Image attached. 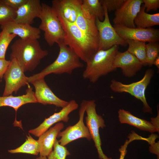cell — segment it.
Masks as SVG:
<instances>
[{
	"instance_id": "obj_1",
	"label": "cell",
	"mask_w": 159,
	"mask_h": 159,
	"mask_svg": "<svg viewBox=\"0 0 159 159\" xmlns=\"http://www.w3.org/2000/svg\"><path fill=\"white\" fill-rule=\"evenodd\" d=\"M55 12L64 30L63 42L86 62L98 50V43L88 37L75 23L68 21L60 13Z\"/></svg>"
},
{
	"instance_id": "obj_2",
	"label": "cell",
	"mask_w": 159,
	"mask_h": 159,
	"mask_svg": "<svg viewBox=\"0 0 159 159\" xmlns=\"http://www.w3.org/2000/svg\"><path fill=\"white\" fill-rule=\"evenodd\" d=\"M10 59H16L25 72L34 70L42 59L48 54L37 39L16 40L11 47Z\"/></svg>"
},
{
	"instance_id": "obj_3",
	"label": "cell",
	"mask_w": 159,
	"mask_h": 159,
	"mask_svg": "<svg viewBox=\"0 0 159 159\" xmlns=\"http://www.w3.org/2000/svg\"><path fill=\"white\" fill-rule=\"evenodd\" d=\"M57 44L59 47V52L55 60L40 72L28 77L29 83L38 78H44L52 73L71 74L75 69L83 67L84 64L80 61V58L72 49L63 42Z\"/></svg>"
},
{
	"instance_id": "obj_4",
	"label": "cell",
	"mask_w": 159,
	"mask_h": 159,
	"mask_svg": "<svg viewBox=\"0 0 159 159\" xmlns=\"http://www.w3.org/2000/svg\"><path fill=\"white\" fill-rule=\"evenodd\" d=\"M119 47L114 45L105 50H98L92 54L86 63L82 77L92 83L96 82L101 77L116 70L113 62L118 51Z\"/></svg>"
},
{
	"instance_id": "obj_5",
	"label": "cell",
	"mask_w": 159,
	"mask_h": 159,
	"mask_svg": "<svg viewBox=\"0 0 159 159\" xmlns=\"http://www.w3.org/2000/svg\"><path fill=\"white\" fill-rule=\"evenodd\" d=\"M42 10L38 17L41 20L39 28L43 31L45 40L50 46L63 42L64 32L61 23L52 6L42 3Z\"/></svg>"
},
{
	"instance_id": "obj_6",
	"label": "cell",
	"mask_w": 159,
	"mask_h": 159,
	"mask_svg": "<svg viewBox=\"0 0 159 159\" xmlns=\"http://www.w3.org/2000/svg\"><path fill=\"white\" fill-rule=\"evenodd\" d=\"M154 74L153 69H147L140 80L129 84H125L114 79L111 82L110 87L115 92L127 93L140 100L143 104L144 112L152 114L151 108L148 104L145 96V91Z\"/></svg>"
},
{
	"instance_id": "obj_7",
	"label": "cell",
	"mask_w": 159,
	"mask_h": 159,
	"mask_svg": "<svg viewBox=\"0 0 159 159\" xmlns=\"http://www.w3.org/2000/svg\"><path fill=\"white\" fill-rule=\"evenodd\" d=\"M104 20L101 21L96 18L95 23L98 34V50L108 49L114 45L126 47L127 44L126 41L117 34L111 24L108 12L105 6Z\"/></svg>"
},
{
	"instance_id": "obj_8",
	"label": "cell",
	"mask_w": 159,
	"mask_h": 159,
	"mask_svg": "<svg viewBox=\"0 0 159 159\" xmlns=\"http://www.w3.org/2000/svg\"><path fill=\"white\" fill-rule=\"evenodd\" d=\"M95 100L87 101L85 109L87 116L85 117L86 126L89 130L91 139L95 143L100 159H112L108 158L102 150V142L99 134V128L105 127V121L102 117L98 115L96 109Z\"/></svg>"
},
{
	"instance_id": "obj_9",
	"label": "cell",
	"mask_w": 159,
	"mask_h": 159,
	"mask_svg": "<svg viewBox=\"0 0 159 159\" xmlns=\"http://www.w3.org/2000/svg\"><path fill=\"white\" fill-rule=\"evenodd\" d=\"M87 100H83L79 111V120L75 125L67 127L64 130L60 131L57 138L61 145L65 146L77 139L85 138L89 141L92 139L89 130L84 122V118Z\"/></svg>"
},
{
	"instance_id": "obj_10",
	"label": "cell",
	"mask_w": 159,
	"mask_h": 159,
	"mask_svg": "<svg viewBox=\"0 0 159 159\" xmlns=\"http://www.w3.org/2000/svg\"><path fill=\"white\" fill-rule=\"evenodd\" d=\"M10 63L3 77L5 85L3 96L11 95L13 92L16 94L22 87L30 85L28 81V77L24 74V72L14 59H10Z\"/></svg>"
},
{
	"instance_id": "obj_11",
	"label": "cell",
	"mask_w": 159,
	"mask_h": 159,
	"mask_svg": "<svg viewBox=\"0 0 159 159\" xmlns=\"http://www.w3.org/2000/svg\"><path fill=\"white\" fill-rule=\"evenodd\" d=\"M143 3V0H124L121 6L115 11L113 20L114 25L135 28L134 20Z\"/></svg>"
},
{
	"instance_id": "obj_12",
	"label": "cell",
	"mask_w": 159,
	"mask_h": 159,
	"mask_svg": "<svg viewBox=\"0 0 159 159\" xmlns=\"http://www.w3.org/2000/svg\"><path fill=\"white\" fill-rule=\"evenodd\" d=\"M117 34L125 40L130 39L143 42H157L159 40V30L152 27L143 28H128L114 25Z\"/></svg>"
},
{
	"instance_id": "obj_13",
	"label": "cell",
	"mask_w": 159,
	"mask_h": 159,
	"mask_svg": "<svg viewBox=\"0 0 159 159\" xmlns=\"http://www.w3.org/2000/svg\"><path fill=\"white\" fill-rule=\"evenodd\" d=\"M78 107V104L75 100H70L68 104L62 108L59 111L45 118L38 127L30 130L29 132L35 136L39 137L54 124L61 122H67L69 119V115L77 109Z\"/></svg>"
},
{
	"instance_id": "obj_14",
	"label": "cell",
	"mask_w": 159,
	"mask_h": 159,
	"mask_svg": "<svg viewBox=\"0 0 159 159\" xmlns=\"http://www.w3.org/2000/svg\"><path fill=\"white\" fill-rule=\"evenodd\" d=\"M30 83L35 87L34 95L37 103L44 105H52L62 108L68 104L69 102L60 98L54 94L46 82L44 78L37 79Z\"/></svg>"
},
{
	"instance_id": "obj_15",
	"label": "cell",
	"mask_w": 159,
	"mask_h": 159,
	"mask_svg": "<svg viewBox=\"0 0 159 159\" xmlns=\"http://www.w3.org/2000/svg\"><path fill=\"white\" fill-rule=\"evenodd\" d=\"M113 65L116 69L120 68L123 75L129 78L135 76L143 66L139 60L127 50L117 52L114 60Z\"/></svg>"
},
{
	"instance_id": "obj_16",
	"label": "cell",
	"mask_w": 159,
	"mask_h": 159,
	"mask_svg": "<svg viewBox=\"0 0 159 159\" xmlns=\"http://www.w3.org/2000/svg\"><path fill=\"white\" fill-rule=\"evenodd\" d=\"M52 8L67 21L75 23L82 5V0H53Z\"/></svg>"
},
{
	"instance_id": "obj_17",
	"label": "cell",
	"mask_w": 159,
	"mask_h": 159,
	"mask_svg": "<svg viewBox=\"0 0 159 159\" xmlns=\"http://www.w3.org/2000/svg\"><path fill=\"white\" fill-rule=\"evenodd\" d=\"M42 10L40 0H27L16 11V16L14 21L30 25L35 18L38 17Z\"/></svg>"
},
{
	"instance_id": "obj_18",
	"label": "cell",
	"mask_w": 159,
	"mask_h": 159,
	"mask_svg": "<svg viewBox=\"0 0 159 159\" xmlns=\"http://www.w3.org/2000/svg\"><path fill=\"white\" fill-rule=\"evenodd\" d=\"M95 19V17L90 14L82 5L75 23L88 37L98 44Z\"/></svg>"
},
{
	"instance_id": "obj_19",
	"label": "cell",
	"mask_w": 159,
	"mask_h": 159,
	"mask_svg": "<svg viewBox=\"0 0 159 159\" xmlns=\"http://www.w3.org/2000/svg\"><path fill=\"white\" fill-rule=\"evenodd\" d=\"M1 28L2 30L18 36L22 39L38 40L40 37L39 29L27 24L13 21L1 26Z\"/></svg>"
},
{
	"instance_id": "obj_20",
	"label": "cell",
	"mask_w": 159,
	"mask_h": 159,
	"mask_svg": "<svg viewBox=\"0 0 159 159\" xmlns=\"http://www.w3.org/2000/svg\"><path fill=\"white\" fill-rule=\"evenodd\" d=\"M64 127L62 122L57 123L39 137L37 140L40 148V156L47 157L52 152L58 134Z\"/></svg>"
},
{
	"instance_id": "obj_21",
	"label": "cell",
	"mask_w": 159,
	"mask_h": 159,
	"mask_svg": "<svg viewBox=\"0 0 159 159\" xmlns=\"http://www.w3.org/2000/svg\"><path fill=\"white\" fill-rule=\"evenodd\" d=\"M37 103L34 92L30 86L28 87L26 94L23 95L14 96L10 95L0 96V107L9 106L13 108L16 112L19 107L24 105Z\"/></svg>"
},
{
	"instance_id": "obj_22",
	"label": "cell",
	"mask_w": 159,
	"mask_h": 159,
	"mask_svg": "<svg viewBox=\"0 0 159 159\" xmlns=\"http://www.w3.org/2000/svg\"><path fill=\"white\" fill-rule=\"evenodd\" d=\"M118 112L119 120L121 123H126L152 133L159 132V130L151 122L138 117L123 109H120Z\"/></svg>"
},
{
	"instance_id": "obj_23",
	"label": "cell",
	"mask_w": 159,
	"mask_h": 159,
	"mask_svg": "<svg viewBox=\"0 0 159 159\" xmlns=\"http://www.w3.org/2000/svg\"><path fill=\"white\" fill-rule=\"evenodd\" d=\"M145 9L143 5L135 17L134 23L137 27L147 28L159 25V13L149 14L145 12Z\"/></svg>"
},
{
	"instance_id": "obj_24",
	"label": "cell",
	"mask_w": 159,
	"mask_h": 159,
	"mask_svg": "<svg viewBox=\"0 0 159 159\" xmlns=\"http://www.w3.org/2000/svg\"><path fill=\"white\" fill-rule=\"evenodd\" d=\"M40 148L37 140L34 139L29 134L27 136L25 141L20 146L15 149L9 150L11 153H24L37 155L39 154Z\"/></svg>"
},
{
	"instance_id": "obj_25",
	"label": "cell",
	"mask_w": 159,
	"mask_h": 159,
	"mask_svg": "<svg viewBox=\"0 0 159 159\" xmlns=\"http://www.w3.org/2000/svg\"><path fill=\"white\" fill-rule=\"evenodd\" d=\"M125 41L128 45L127 50L135 56L141 62L143 66L147 65L145 42L130 39Z\"/></svg>"
},
{
	"instance_id": "obj_26",
	"label": "cell",
	"mask_w": 159,
	"mask_h": 159,
	"mask_svg": "<svg viewBox=\"0 0 159 159\" xmlns=\"http://www.w3.org/2000/svg\"><path fill=\"white\" fill-rule=\"evenodd\" d=\"M83 7L91 15L101 21L105 17V11L99 0H82Z\"/></svg>"
},
{
	"instance_id": "obj_27",
	"label": "cell",
	"mask_w": 159,
	"mask_h": 159,
	"mask_svg": "<svg viewBox=\"0 0 159 159\" xmlns=\"http://www.w3.org/2000/svg\"><path fill=\"white\" fill-rule=\"evenodd\" d=\"M16 16V11L0 0V25L14 21Z\"/></svg>"
},
{
	"instance_id": "obj_28",
	"label": "cell",
	"mask_w": 159,
	"mask_h": 159,
	"mask_svg": "<svg viewBox=\"0 0 159 159\" xmlns=\"http://www.w3.org/2000/svg\"><path fill=\"white\" fill-rule=\"evenodd\" d=\"M16 36L15 34L10 33L4 30L0 32V58L5 59L7 49L14 39Z\"/></svg>"
},
{
	"instance_id": "obj_29",
	"label": "cell",
	"mask_w": 159,
	"mask_h": 159,
	"mask_svg": "<svg viewBox=\"0 0 159 159\" xmlns=\"http://www.w3.org/2000/svg\"><path fill=\"white\" fill-rule=\"evenodd\" d=\"M159 44L158 42H149L146 44V62L151 66L156 59L159 57Z\"/></svg>"
},
{
	"instance_id": "obj_30",
	"label": "cell",
	"mask_w": 159,
	"mask_h": 159,
	"mask_svg": "<svg viewBox=\"0 0 159 159\" xmlns=\"http://www.w3.org/2000/svg\"><path fill=\"white\" fill-rule=\"evenodd\" d=\"M53 148V150L47 157L48 159H66L67 156L70 155L67 148L60 144L57 139Z\"/></svg>"
},
{
	"instance_id": "obj_31",
	"label": "cell",
	"mask_w": 159,
	"mask_h": 159,
	"mask_svg": "<svg viewBox=\"0 0 159 159\" xmlns=\"http://www.w3.org/2000/svg\"><path fill=\"white\" fill-rule=\"evenodd\" d=\"M128 138H129V140H127L124 145L119 149V151L120 153L119 159H124L127 151V146L130 142L135 140H144V138L138 135L134 131L132 132L131 133L129 134Z\"/></svg>"
},
{
	"instance_id": "obj_32",
	"label": "cell",
	"mask_w": 159,
	"mask_h": 159,
	"mask_svg": "<svg viewBox=\"0 0 159 159\" xmlns=\"http://www.w3.org/2000/svg\"><path fill=\"white\" fill-rule=\"evenodd\" d=\"M103 6L106 8L108 12L116 11L121 6L124 0H100Z\"/></svg>"
},
{
	"instance_id": "obj_33",
	"label": "cell",
	"mask_w": 159,
	"mask_h": 159,
	"mask_svg": "<svg viewBox=\"0 0 159 159\" xmlns=\"http://www.w3.org/2000/svg\"><path fill=\"white\" fill-rule=\"evenodd\" d=\"M27 0H1L4 4L16 11Z\"/></svg>"
},
{
	"instance_id": "obj_34",
	"label": "cell",
	"mask_w": 159,
	"mask_h": 159,
	"mask_svg": "<svg viewBox=\"0 0 159 159\" xmlns=\"http://www.w3.org/2000/svg\"><path fill=\"white\" fill-rule=\"evenodd\" d=\"M144 7L147 12L156 10L159 7V0H143Z\"/></svg>"
},
{
	"instance_id": "obj_35",
	"label": "cell",
	"mask_w": 159,
	"mask_h": 159,
	"mask_svg": "<svg viewBox=\"0 0 159 159\" xmlns=\"http://www.w3.org/2000/svg\"><path fill=\"white\" fill-rule=\"evenodd\" d=\"M11 62L10 60L0 58V79H1Z\"/></svg>"
},
{
	"instance_id": "obj_36",
	"label": "cell",
	"mask_w": 159,
	"mask_h": 159,
	"mask_svg": "<svg viewBox=\"0 0 159 159\" xmlns=\"http://www.w3.org/2000/svg\"><path fill=\"white\" fill-rule=\"evenodd\" d=\"M149 150L150 153L155 154L157 156L159 155L158 142L151 145Z\"/></svg>"
},
{
	"instance_id": "obj_37",
	"label": "cell",
	"mask_w": 159,
	"mask_h": 159,
	"mask_svg": "<svg viewBox=\"0 0 159 159\" xmlns=\"http://www.w3.org/2000/svg\"><path fill=\"white\" fill-rule=\"evenodd\" d=\"M158 106L157 107L158 115L155 118H151V123L155 126L156 128L159 130V113Z\"/></svg>"
},
{
	"instance_id": "obj_38",
	"label": "cell",
	"mask_w": 159,
	"mask_h": 159,
	"mask_svg": "<svg viewBox=\"0 0 159 159\" xmlns=\"http://www.w3.org/2000/svg\"><path fill=\"white\" fill-rule=\"evenodd\" d=\"M153 64L156 66L158 69L159 68V57L155 60Z\"/></svg>"
},
{
	"instance_id": "obj_39",
	"label": "cell",
	"mask_w": 159,
	"mask_h": 159,
	"mask_svg": "<svg viewBox=\"0 0 159 159\" xmlns=\"http://www.w3.org/2000/svg\"><path fill=\"white\" fill-rule=\"evenodd\" d=\"M35 159H48V158L47 157L40 156Z\"/></svg>"
},
{
	"instance_id": "obj_40",
	"label": "cell",
	"mask_w": 159,
	"mask_h": 159,
	"mask_svg": "<svg viewBox=\"0 0 159 159\" xmlns=\"http://www.w3.org/2000/svg\"><path fill=\"white\" fill-rule=\"evenodd\" d=\"M157 159H159V155L157 156Z\"/></svg>"
}]
</instances>
